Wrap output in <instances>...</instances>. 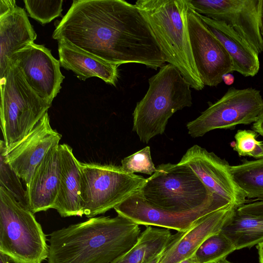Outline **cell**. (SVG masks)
<instances>
[{"mask_svg": "<svg viewBox=\"0 0 263 263\" xmlns=\"http://www.w3.org/2000/svg\"><path fill=\"white\" fill-rule=\"evenodd\" d=\"M52 38L120 65L143 64L157 70L165 58L135 4L123 0H74Z\"/></svg>", "mask_w": 263, "mask_h": 263, "instance_id": "6da1fadb", "label": "cell"}, {"mask_svg": "<svg viewBox=\"0 0 263 263\" xmlns=\"http://www.w3.org/2000/svg\"><path fill=\"white\" fill-rule=\"evenodd\" d=\"M139 225L118 214L70 224L50 234L48 263H111L136 243Z\"/></svg>", "mask_w": 263, "mask_h": 263, "instance_id": "7a4b0ae2", "label": "cell"}, {"mask_svg": "<svg viewBox=\"0 0 263 263\" xmlns=\"http://www.w3.org/2000/svg\"><path fill=\"white\" fill-rule=\"evenodd\" d=\"M135 5L148 23L166 62L179 70L191 88L202 90L204 85L190 42L186 0H138Z\"/></svg>", "mask_w": 263, "mask_h": 263, "instance_id": "3957f363", "label": "cell"}, {"mask_svg": "<svg viewBox=\"0 0 263 263\" xmlns=\"http://www.w3.org/2000/svg\"><path fill=\"white\" fill-rule=\"evenodd\" d=\"M148 88L133 113V130L148 143L162 135L168 119L176 111L192 105L191 86L179 70L164 65L148 79Z\"/></svg>", "mask_w": 263, "mask_h": 263, "instance_id": "277c9868", "label": "cell"}, {"mask_svg": "<svg viewBox=\"0 0 263 263\" xmlns=\"http://www.w3.org/2000/svg\"><path fill=\"white\" fill-rule=\"evenodd\" d=\"M49 247L34 213L0 186V253L13 263H42Z\"/></svg>", "mask_w": 263, "mask_h": 263, "instance_id": "5b68a950", "label": "cell"}, {"mask_svg": "<svg viewBox=\"0 0 263 263\" xmlns=\"http://www.w3.org/2000/svg\"><path fill=\"white\" fill-rule=\"evenodd\" d=\"M9 62L1 79V127L7 149L23 139L51 107Z\"/></svg>", "mask_w": 263, "mask_h": 263, "instance_id": "8992f818", "label": "cell"}, {"mask_svg": "<svg viewBox=\"0 0 263 263\" xmlns=\"http://www.w3.org/2000/svg\"><path fill=\"white\" fill-rule=\"evenodd\" d=\"M140 192L151 204L173 212L190 211L221 197L211 192L189 166L171 163L158 165Z\"/></svg>", "mask_w": 263, "mask_h": 263, "instance_id": "52a82bcc", "label": "cell"}, {"mask_svg": "<svg viewBox=\"0 0 263 263\" xmlns=\"http://www.w3.org/2000/svg\"><path fill=\"white\" fill-rule=\"evenodd\" d=\"M80 198L84 215L90 218L114 209L139 191L146 181L121 166L79 161Z\"/></svg>", "mask_w": 263, "mask_h": 263, "instance_id": "ba28073f", "label": "cell"}, {"mask_svg": "<svg viewBox=\"0 0 263 263\" xmlns=\"http://www.w3.org/2000/svg\"><path fill=\"white\" fill-rule=\"evenodd\" d=\"M262 112L263 98L259 90L231 87L198 117L189 122L186 127L192 137L198 138L214 129H232L239 124L254 123Z\"/></svg>", "mask_w": 263, "mask_h": 263, "instance_id": "9c48e42d", "label": "cell"}, {"mask_svg": "<svg viewBox=\"0 0 263 263\" xmlns=\"http://www.w3.org/2000/svg\"><path fill=\"white\" fill-rule=\"evenodd\" d=\"M198 14L232 27L258 54L263 52L260 33L262 0H186Z\"/></svg>", "mask_w": 263, "mask_h": 263, "instance_id": "30bf717a", "label": "cell"}, {"mask_svg": "<svg viewBox=\"0 0 263 263\" xmlns=\"http://www.w3.org/2000/svg\"><path fill=\"white\" fill-rule=\"evenodd\" d=\"M187 24L193 55L200 79L204 86L216 87L222 82L224 74L234 71L233 61L208 26L190 7Z\"/></svg>", "mask_w": 263, "mask_h": 263, "instance_id": "8fae6325", "label": "cell"}, {"mask_svg": "<svg viewBox=\"0 0 263 263\" xmlns=\"http://www.w3.org/2000/svg\"><path fill=\"white\" fill-rule=\"evenodd\" d=\"M222 197L215 198L195 209L173 212L156 207L146 201L140 190L116 206L114 209L138 225L156 226L184 232L201 217L230 204Z\"/></svg>", "mask_w": 263, "mask_h": 263, "instance_id": "7c38bea8", "label": "cell"}, {"mask_svg": "<svg viewBox=\"0 0 263 263\" xmlns=\"http://www.w3.org/2000/svg\"><path fill=\"white\" fill-rule=\"evenodd\" d=\"M29 85L42 99L52 104L64 77L60 62L43 45L32 42L13 54L10 59Z\"/></svg>", "mask_w": 263, "mask_h": 263, "instance_id": "4fadbf2b", "label": "cell"}, {"mask_svg": "<svg viewBox=\"0 0 263 263\" xmlns=\"http://www.w3.org/2000/svg\"><path fill=\"white\" fill-rule=\"evenodd\" d=\"M189 166L213 193L238 208L247 203V197L235 182L231 165L213 152L194 145L189 148L178 163Z\"/></svg>", "mask_w": 263, "mask_h": 263, "instance_id": "5bb4252c", "label": "cell"}, {"mask_svg": "<svg viewBox=\"0 0 263 263\" xmlns=\"http://www.w3.org/2000/svg\"><path fill=\"white\" fill-rule=\"evenodd\" d=\"M62 138L52 129L46 112L32 130L6 151V161L18 177L28 184L37 165Z\"/></svg>", "mask_w": 263, "mask_h": 263, "instance_id": "9a60e30c", "label": "cell"}, {"mask_svg": "<svg viewBox=\"0 0 263 263\" xmlns=\"http://www.w3.org/2000/svg\"><path fill=\"white\" fill-rule=\"evenodd\" d=\"M237 208L230 203L198 219L185 231L173 235L159 263H179L191 258L205 239L221 231Z\"/></svg>", "mask_w": 263, "mask_h": 263, "instance_id": "2e32d148", "label": "cell"}, {"mask_svg": "<svg viewBox=\"0 0 263 263\" xmlns=\"http://www.w3.org/2000/svg\"><path fill=\"white\" fill-rule=\"evenodd\" d=\"M59 145L47 153L26 185L27 207L34 214L53 209L55 204L61 172Z\"/></svg>", "mask_w": 263, "mask_h": 263, "instance_id": "e0dca14e", "label": "cell"}, {"mask_svg": "<svg viewBox=\"0 0 263 263\" xmlns=\"http://www.w3.org/2000/svg\"><path fill=\"white\" fill-rule=\"evenodd\" d=\"M61 172L59 192L53 208L62 217L84 215L80 198L81 172L72 148L59 145Z\"/></svg>", "mask_w": 263, "mask_h": 263, "instance_id": "ac0fdd59", "label": "cell"}, {"mask_svg": "<svg viewBox=\"0 0 263 263\" xmlns=\"http://www.w3.org/2000/svg\"><path fill=\"white\" fill-rule=\"evenodd\" d=\"M36 34L25 10L17 5L0 16V78L4 76L11 55L34 42Z\"/></svg>", "mask_w": 263, "mask_h": 263, "instance_id": "d6986e66", "label": "cell"}, {"mask_svg": "<svg viewBox=\"0 0 263 263\" xmlns=\"http://www.w3.org/2000/svg\"><path fill=\"white\" fill-rule=\"evenodd\" d=\"M197 14L208 26L230 55L233 61L234 71L245 77L256 75L260 68L259 54L226 23Z\"/></svg>", "mask_w": 263, "mask_h": 263, "instance_id": "ffe728a7", "label": "cell"}, {"mask_svg": "<svg viewBox=\"0 0 263 263\" xmlns=\"http://www.w3.org/2000/svg\"><path fill=\"white\" fill-rule=\"evenodd\" d=\"M58 51L61 65L67 70L72 71L79 79L85 80L95 77L107 84L116 86L119 65L90 55L63 40L58 41Z\"/></svg>", "mask_w": 263, "mask_h": 263, "instance_id": "44dd1931", "label": "cell"}, {"mask_svg": "<svg viewBox=\"0 0 263 263\" xmlns=\"http://www.w3.org/2000/svg\"><path fill=\"white\" fill-rule=\"evenodd\" d=\"M221 231L236 250L251 248L263 241V216L242 213L237 209Z\"/></svg>", "mask_w": 263, "mask_h": 263, "instance_id": "7402d4cb", "label": "cell"}, {"mask_svg": "<svg viewBox=\"0 0 263 263\" xmlns=\"http://www.w3.org/2000/svg\"><path fill=\"white\" fill-rule=\"evenodd\" d=\"M172 235L169 229L146 226L134 246L111 263H144L163 252Z\"/></svg>", "mask_w": 263, "mask_h": 263, "instance_id": "603a6c76", "label": "cell"}, {"mask_svg": "<svg viewBox=\"0 0 263 263\" xmlns=\"http://www.w3.org/2000/svg\"><path fill=\"white\" fill-rule=\"evenodd\" d=\"M231 172L247 198L263 199V158L243 159L242 163L231 165Z\"/></svg>", "mask_w": 263, "mask_h": 263, "instance_id": "cb8c5ba5", "label": "cell"}, {"mask_svg": "<svg viewBox=\"0 0 263 263\" xmlns=\"http://www.w3.org/2000/svg\"><path fill=\"white\" fill-rule=\"evenodd\" d=\"M235 250L233 243L220 231L205 239L192 258L196 263H218Z\"/></svg>", "mask_w": 263, "mask_h": 263, "instance_id": "d4e9b609", "label": "cell"}, {"mask_svg": "<svg viewBox=\"0 0 263 263\" xmlns=\"http://www.w3.org/2000/svg\"><path fill=\"white\" fill-rule=\"evenodd\" d=\"M7 148L4 140L0 141V186L7 190L23 205L27 206L26 193L20 178L6 161Z\"/></svg>", "mask_w": 263, "mask_h": 263, "instance_id": "484cf974", "label": "cell"}, {"mask_svg": "<svg viewBox=\"0 0 263 263\" xmlns=\"http://www.w3.org/2000/svg\"><path fill=\"white\" fill-rule=\"evenodd\" d=\"M24 2L30 16L42 25L61 15L62 0H24Z\"/></svg>", "mask_w": 263, "mask_h": 263, "instance_id": "4316f807", "label": "cell"}, {"mask_svg": "<svg viewBox=\"0 0 263 263\" xmlns=\"http://www.w3.org/2000/svg\"><path fill=\"white\" fill-rule=\"evenodd\" d=\"M259 135L253 130L239 129L235 135L233 149L240 157L263 158V141L257 140Z\"/></svg>", "mask_w": 263, "mask_h": 263, "instance_id": "83f0119b", "label": "cell"}, {"mask_svg": "<svg viewBox=\"0 0 263 263\" xmlns=\"http://www.w3.org/2000/svg\"><path fill=\"white\" fill-rule=\"evenodd\" d=\"M121 168L128 174L140 173L152 175L156 171L151 157L149 146L124 158L121 160Z\"/></svg>", "mask_w": 263, "mask_h": 263, "instance_id": "f1b7e54d", "label": "cell"}, {"mask_svg": "<svg viewBox=\"0 0 263 263\" xmlns=\"http://www.w3.org/2000/svg\"><path fill=\"white\" fill-rule=\"evenodd\" d=\"M237 210L245 213L263 216V200L247 203L239 207Z\"/></svg>", "mask_w": 263, "mask_h": 263, "instance_id": "f546056e", "label": "cell"}, {"mask_svg": "<svg viewBox=\"0 0 263 263\" xmlns=\"http://www.w3.org/2000/svg\"><path fill=\"white\" fill-rule=\"evenodd\" d=\"M16 6L14 0H0V16H2Z\"/></svg>", "mask_w": 263, "mask_h": 263, "instance_id": "4dcf8cb0", "label": "cell"}, {"mask_svg": "<svg viewBox=\"0 0 263 263\" xmlns=\"http://www.w3.org/2000/svg\"><path fill=\"white\" fill-rule=\"evenodd\" d=\"M252 129L263 137V112L260 115L257 121L253 123Z\"/></svg>", "mask_w": 263, "mask_h": 263, "instance_id": "1f68e13d", "label": "cell"}, {"mask_svg": "<svg viewBox=\"0 0 263 263\" xmlns=\"http://www.w3.org/2000/svg\"><path fill=\"white\" fill-rule=\"evenodd\" d=\"M222 81L227 85H231L234 83V77L231 73L224 74L222 77Z\"/></svg>", "mask_w": 263, "mask_h": 263, "instance_id": "d6a6232c", "label": "cell"}, {"mask_svg": "<svg viewBox=\"0 0 263 263\" xmlns=\"http://www.w3.org/2000/svg\"><path fill=\"white\" fill-rule=\"evenodd\" d=\"M161 253L151 257L148 260H147L146 261H145L144 263H159L160 258L162 255V253Z\"/></svg>", "mask_w": 263, "mask_h": 263, "instance_id": "836d02e7", "label": "cell"}, {"mask_svg": "<svg viewBox=\"0 0 263 263\" xmlns=\"http://www.w3.org/2000/svg\"><path fill=\"white\" fill-rule=\"evenodd\" d=\"M257 249L258 252L259 262L263 263V241L257 245Z\"/></svg>", "mask_w": 263, "mask_h": 263, "instance_id": "e575fe53", "label": "cell"}, {"mask_svg": "<svg viewBox=\"0 0 263 263\" xmlns=\"http://www.w3.org/2000/svg\"><path fill=\"white\" fill-rule=\"evenodd\" d=\"M9 259L8 257L0 253V263H9Z\"/></svg>", "mask_w": 263, "mask_h": 263, "instance_id": "d590c367", "label": "cell"}, {"mask_svg": "<svg viewBox=\"0 0 263 263\" xmlns=\"http://www.w3.org/2000/svg\"><path fill=\"white\" fill-rule=\"evenodd\" d=\"M260 33L263 39V0L262 1L261 12V23H260Z\"/></svg>", "mask_w": 263, "mask_h": 263, "instance_id": "8d00e7d4", "label": "cell"}, {"mask_svg": "<svg viewBox=\"0 0 263 263\" xmlns=\"http://www.w3.org/2000/svg\"><path fill=\"white\" fill-rule=\"evenodd\" d=\"M179 263H196L195 261L191 257L182 260Z\"/></svg>", "mask_w": 263, "mask_h": 263, "instance_id": "74e56055", "label": "cell"}, {"mask_svg": "<svg viewBox=\"0 0 263 263\" xmlns=\"http://www.w3.org/2000/svg\"><path fill=\"white\" fill-rule=\"evenodd\" d=\"M218 263H232L230 261H229L228 260H227L226 259H224V260H222L220 261H219V262Z\"/></svg>", "mask_w": 263, "mask_h": 263, "instance_id": "f35d334b", "label": "cell"}]
</instances>
